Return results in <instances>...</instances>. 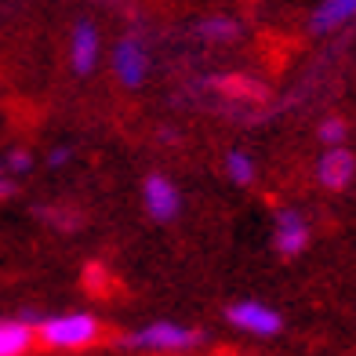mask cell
Segmentation results:
<instances>
[{
    "label": "cell",
    "instance_id": "3957f363",
    "mask_svg": "<svg viewBox=\"0 0 356 356\" xmlns=\"http://www.w3.org/2000/svg\"><path fill=\"white\" fill-rule=\"evenodd\" d=\"M225 320H229L233 327L248 331V334H258V338H273V334L284 331V316L277 309H269L266 302H258V298L233 302L229 309H225Z\"/></svg>",
    "mask_w": 356,
    "mask_h": 356
},
{
    "label": "cell",
    "instance_id": "7a4b0ae2",
    "mask_svg": "<svg viewBox=\"0 0 356 356\" xmlns=\"http://www.w3.org/2000/svg\"><path fill=\"white\" fill-rule=\"evenodd\" d=\"M120 346L131 353H193L204 346V331L175 320H156L131 334H120Z\"/></svg>",
    "mask_w": 356,
    "mask_h": 356
},
{
    "label": "cell",
    "instance_id": "9c48e42d",
    "mask_svg": "<svg viewBox=\"0 0 356 356\" xmlns=\"http://www.w3.org/2000/svg\"><path fill=\"white\" fill-rule=\"evenodd\" d=\"M356 19V0H320L313 11V33H334L338 26H346Z\"/></svg>",
    "mask_w": 356,
    "mask_h": 356
},
{
    "label": "cell",
    "instance_id": "7c38bea8",
    "mask_svg": "<svg viewBox=\"0 0 356 356\" xmlns=\"http://www.w3.org/2000/svg\"><path fill=\"white\" fill-rule=\"evenodd\" d=\"M200 37L215 40V44H229V40L240 37V26H236V19H229V15H211V19L200 22Z\"/></svg>",
    "mask_w": 356,
    "mask_h": 356
},
{
    "label": "cell",
    "instance_id": "4fadbf2b",
    "mask_svg": "<svg viewBox=\"0 0 356 356\" xmlns=\"http://www.w3.org/2000/svg\"><path fill=\"white\" fill-rule=\"evenodd\" d=\"M346 138H349V124L342 117H327L320 124V142L323 145H346Z\"/></svg>",
    "mask_w": 356,
    "mask_h": 356
},
{
    "label": "cell",
    "instance_id": "277c9868",
    "mask_svg": "<svg viewBox=\"0 0 356 356\" xmlns=\"http://www.w3.org/2000/svg\"><path fill=\"white\" fill-rule=\"evenodd\" d=\"M142 200H145V211H149L153 222H175L178 211H182V193H178V186L171 182L168 175H145L142 182Z\"/></svg>",
    "mask_w": 356,
    "mask_h": 356
},
{
    "label": "cell",
    "instance_id": "5bb4252c",
    "mask_svg": "<svg viewBox=\"0 0 356 356\" xmlns=\"http://www.w3.org/2000/svg\"><path fill=\"white\" fill-rule=\"evenodd\" d=\"M8 168H11L15 175H26L29 168H33V156H29L26 149H11V153H8Z\"/></svg>",
    "mask_w": 356,
    "mask_h": 356
},
{
    "label": "cell",
    "instance_id": "5b68a950",
    "mask_svg": "<svg viewBox=\"0 0 356 356\" xmlns=\"http://www.w3.org/2000/svg\"><path fill=\"white\" fill-rule=\"evenodd\" d=\"M145 73H149V51L138 37H124L113 47V76L120 80L124 88H142Z\"/></svg>",
    "mask_w": 356,
    "mask_h": 356
},
{
    "label": "cell",
    "instance_id": "2e32d148",
    "mask_svg": "<svg viewBox=\"0 0 356 356\" xmlns=\"http://www.w3.org/2000/svg\"><path fill=\"white\" fill-rule=\"evenodd\" d=\"M11 193H15V186L8 182V178H0V200H8V197H11Z\"/></svg>",
    "mask_w": 356,
    "mask_h": 356
},
{
    "label": "cell",
    "instance_id": "8fae6325",
    "mask_svg": "<svg viewBox=\"0 0 356 356\" xmlns=\"http://www.w3.org/2000/svg\"><path fill=\"white\" fill-rule=\"evenodd\" d=\"M225 178H229L233 186H251L258 178L254 156L248 149H229V153H225Z\"/></svg>",
    "mask_w": 356,
    "mask_h": 356
},
{
    "label": "cell",
    "instance_id": "ba28073f",
    "mask_svg": "<svg viewBox=\"0 0 356 356\" xmlns=\"http://www.w3.org/2000/svg\"><path fill=\"white\" fill-rule=\"evenodd\" d=\"M99 58H102V37H99V29H95L91 22H76L73 37H70V66H73V73L88 76L95 66H99Z\"/></svg>",
    "mask_w": 356,
    "mask_h": 356
},
{
    "label": "cell",
    "instance_id": "8992f818",
    "mask_svg": "<svg viewBox=\"0 0 356 356\" xmlns=\"http://www.w3.org/2000/svg\"><path fill=\"white\" fill-rule=\"evenodd\" d=\"M309 222L298 215V207H277V225H273V248L284 258H298L309 248Z\"/></svg>",
    "mask_w": 356,
    "mask_h": 356
},
{
    "label": "cell",
    "instance_id": "9a60e30c",
    "mask_svg": "<svg viewBox=\"0 0 356 356\" xmlns=\"http://www.w3.org/2000/svg\"><path fill=\"white\" fill-rule=\"evenodd\" d=\"M70 149H66V145H55V149L51 153H47V168H62V164H70Z\"/></svg>",
    "mask_w": 356,
    "mask_h": 356
},
{
    "label": "cell",
    "instance_id": "6da1fadb",
    "mask_svg": "<svg viewBox=\"0 0 356 356\" xmlns=\"http://www.w3.org/2000/svg\"><path fill=\"white\" fill-rule=\"evenodd\" d=\"M37 342L58 353H76V349H91L102 338V320L95 313H58V316H44L37 323Z\"/></svg>",
    "mask_w": 356,
    "mask_h": 356
},
{
    "label": "cell",
    "instance_id": "30bf717a",
    "mask_svg": "<svg viewBox=\"0 0 356 356\" xmlns=\"http://www.w3.org/2000/svg\"><path fill=\"white\" fill-rule=\"evenodd\" d=\"M37 342L33 323L26 320H0V356H26Z\"/></svg>",
    "mask_w": 356,
    "mask_h": 356
},
{
    "label": "cell",
    "instance_id": "52a82bcc",
    "mask_svg": "<svg viewBox=\"0 0 356 356\" xmlns=\"http://www.w3.org/2000/svg\"><path fill=\"white\" fill-rule=\"evenodd\" d=\"M356 178V156L353 149H346V145H327L323 149V156L316 160V182L323 189H346L349 182Z\"/></svg>",
    "mask_w": 356,
    "mask_h": 356
}]
</instances>
